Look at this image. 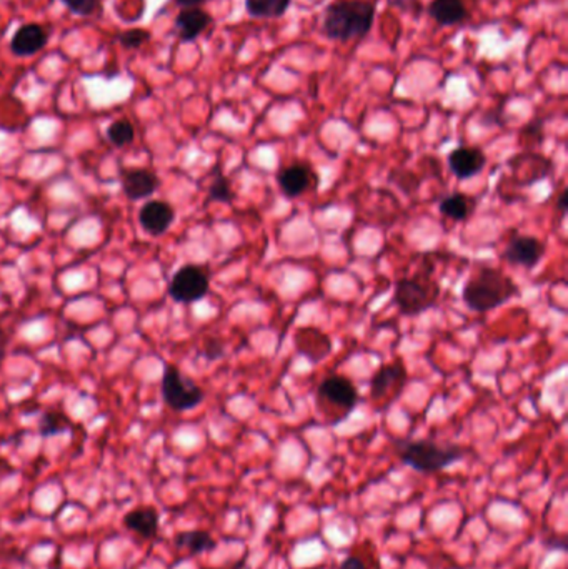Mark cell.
<instances>
[{"mask_svg": "<svg viewBox=\"0 0 568 569\" xmlns=\"http://www.w3.org/2000/svg\"><path fill=\"white\" fill-rule=\"evenodd\" d=\"M407 382V370L403 366L400 360L393 361L389 365L380 366L377 372L374 373L372 380H370V396L372 398H382L387 395L393 384H399L402 388V384Z\"/></svg>", "mask_w": 568, "mask_h": 569, "instance_id": "cell-16", "label": "cell"}, {"mask_svg": "<svg viewBox=\"0 0 568 569\" xmlns=\"http://www.w3.org/2000/svg\"><path fill=\"white\" fill-rule=\"evenodd\" d=\"M176 547H187L190 555H202L217 547L215 539L207 531H184L176 535Z\"/></svg>", "mask_w": 568, "mask_h": 569, "instance_id": "cell-20", "label": "cell"}, {"mask_svg": "<svg viewBox=\"0 0 568 569\" xmlns=\"http://www.w3.org/2000/svg\"><path fill=\"white\" fill-rule=\"evenodd\" d=\"M209 289L211 280L205 268L187 263L174 273L168 285V293L177 303H195L201 302L209 293Z\"/></svg>", "mask_w": 568, "mask_h": 569, "instance_id": "cell-6", "label": "cell"}, {"mask_svg": "<svg viewBox=\"0 0 568 569\" xmlns=\"http://www.w3.org/2000/svg\"><path fill=\"white\" fill-rule=\"evenodd\" d=\"M317 396L320 400H325V401L331 403V407L344 408L347 413H350L360 400L356 384L342 375L327 376L319 384Z\"/></svg>", "mask_w": 568, "mask_h": 569, "instance_id": "cell-8", "label": "cell"}, {"mask_svg": "<svg viewBox=\"0 0 568 569\" xmlns=\"http://www.w3.org/2000/svg\"><path fill=\"white\" fill-rule=\"evenodd\" d=\"M447 163H449L450 172L459 180H469L486 168V151L480 147L462 145L450 151Z\"/></svg>", "mask_w": 568, "mask_h": 569, "instance_id": "cell-9", "label": "cell"}, {"mask_svg": "<svg viewBox=\"0 0 568 569\" xmlns=\"http://www.w3.org/2000/svg\"><path fill=\"white\" fill-rule=\"evenodd\" d=\"M159 185L160 182L157 175L145 168H131L122 174V190L125 197L131 198L133 202L154 195Z\"/></svg>", "mask_w": 568, "mask_h": 569, "instance_id": "cell-13", "label": "cell"}, {"mask_svg": "<svg viewBox=\"0 0 568 569\" xmlns=\"http://www.w3.org/2000/svg\"><path fill=\"white\" fill-rule=\"evenodd\" d=\"M162 396L167 407L176 411H189L203 401V390L187 378L174 365H167L162 378Z\"/></svg>", "mask_w": 568, "mask_h": 569, "instance_id": "cell-5", "label": "cell"}, {"mask_svg": "<svg viewBox=\"0 0 568 569\" xmlns=\"http://www.w3.org/2000/svg\"><path fill=\"white\" fill-rule=\"evenodd\" d=\"M203 0H174V4H177L182 9H192V7H199Z\"/></svg>", "mask_w": 568, "mask_h": 569, "instance_id": "cell-30", "label": "cell"}, {"mask_svg": "<svg viewBox=\"0 0 568 569\" xmlns=\"http://www.w3.org/2000/svg\"><path fill=\"white\" fill-rule=\"evenodd\" d=\"M375 12L372 0H335L323 12L322 32L337 42L362 40L372 30Z\"/></svg>", "mask_w": 568, "mask_h": 569, "instance_id": "cell-1", "label": "cell"}, {"mask_svg": "<svg viewBox=\"0 0 568 569\" xmlns=\"http://www.w3.org/2000/svg\"><path fill=\"white\" fill-rule=\"evenodd\" d=\"M519 295V285L507 273L498 268L480 267L465 281L462 300L475 314H486Z\"/></svg>", "mask_w": 568, "mask_h": 569, "instance_id": "cell-2", "label": "cell"}, {"mask_svg": "<svg viewBox=\"0 0 568 569\" xmlns=\"http://www.w3.org/2000/svg\"><path fill=\"white\" fill-rule=\"evenodd\" d=\"M64 5L69 7V11L81 17H90L100 11L102 2L100 0H60Z\"/></svg>", "mask_w": 568, "mask_h": 569, "instance_id": "cell-24", "label": "cell"}, {"mask_svg": "<svg viewBox=\"0 0 568 569\" xmlns=\"http://www.w3.org/2000/svg\"><path fill=\"white\" fill-rule=\"evenodd\" d=\"M211 23H212L211 13L202 11L199 7L182 9L176 17V29H177L180 42L189 44L197 40Z\"/></svg>", "mask_w": 568, "mask_h": 569, "instance_id": "cell-14", "label": "cell"}, {"mask_svg": "<svg viewBox=\"0 0 568 569\" xmlns=\"http://www.w3.org/2000/svg\"><path fill=\"white\" fill-rule=\"evenodd\" d=\"M544 242L532 235H519L515 233L510 238L509 244L505 246L502 258L509 262L510 265L523 267L532 270L537 267L545 255Z\"/></svg>", "mask_w": 568, "mask_h": 569, "instance_id": "cell-7", "label": "cell"}, {"mask_svg": "<svg viewBox=\"0 0 568 569\" xmlns=\"http://www.w3.org/2000/svg\"><path fill=\"white\" fill-rule=\"evenodd\" d=\"M430 270H424L415 277H403L395 283L393 303L400 314L417 316L437 305L440 285L430 279Z\"/></svg>", "mask_w": 568, "mask_h": 569, "instance_id": "cell-4", "label": "cell"}, {"mask_svg": "<svg viewBox=\"0 0 568 569\" xmlns=\"http://www.w3.org/2000/svg\"><path fill=\"white\" fill-rule=\"evenodd\" d=\"M234 190L225 175L219 174L209 186V200L219 203H230L234 200Z\"/></svg>", "mask_w": 568, "mask_h": 569, "instance_id": "cell-23", "label": "cell"}, {"mask_svg": "<svg viewBox=\"0 0 568 569\" xmlns=\"http://www.w3.org/2000/svg\"><path fill=\"white\" fill-rule=\"evenodd\" d=\"M71 427V419L62 411H47L40 419V435L42 436H54L57 433L67 430Z\"/></svg>", "mask_w": 568, "mask_h": 569, "instance_id": "cell-22", "label": "cell"}, {"mask_svg": "<svg viewBox=\"0 0 568 569\" xmlns=\"http://www.w3.org/2000/svg\"><path fill=\"white\" fill-rule=\"evenodd\" d=\"M176 220V210L164 200H149L139 211V221L143 232L160 237Z\"/></svg>", "mask_w": 568, "mask_h": 569, "instance_id": "cell-10", "label": "cell"}, {"mask_svg": "<svg viewBox=\"0 0 568 569\" xmlns=\"http://www.w3.org/2000/svg\"><path fill=\"white\" fill-rule=\"evenodd\" d=\"M292 0H245V9L254 19H280L284 17Z\"/></svg>", "mask_w": 568, "mask_h": 569, "instance_id": "cell-19", "label": "cell"}, {"mask_svg": "<svg viewBox=\"0 0 568 569\" xmlns=\"http://www.w3.org/2000/svg\"><path fill=\"white\" fill-rule=\"evenodd\" d=\"M47 30L39 23H25L11 40V52L17 57H30L47 46Z\"/></svg>", "mask_w": 568, "mask_h": 569, "instance_id": "cell-12", "label": "cell"}, {"mask_svg": "<svg viewBox=\"0 0 568 569\" xmlns=\"http://www.w3.org/2000/svg\"><path fill=\"white\" fill-rule=\"evenodd\" d=\"M339 569H367L366 563L357 556H349Z\"/></svg>", "mask_w": 568, "mask_h": 569, "instance_id": "cell-28", "label": "cell"}, {"mask_svg": "<svg viewBox=\"0 0 568 569\" xmlns=\"http://www.w3.org/2000/svg\"><path fill=\"white\" fill-rule=\"evenodd\" d=\"M124 526L135 535L151 539L159 533L160 516L154 506H137L124 516Z\"/></svg>", "mask_w": 568, "mask_h": 569, "instance_id": "cell-15", "label": "cell"}, {"mask_svg": "<svg viewBox=\"0 0 568 569\" xmlns=\"http://www.w3.org/2000/svg\"><path fill=\"white\" fill-rule=\"evenodd\" d=\"M151 40V34L143 29H129L119 35L120 46L124 48H141Z\"/></svg>", "mask_w": 568, "mask_h": 569, "instance_id": "cell-25", "label": "cell"}, {"mask_svg": "<svg viewBox=\"0 0 568 569\" xmlns=\"http://www.w3.org/2000/svg\"><path fill=\"white\" fill-rule=\"evenodd\" d=\"M205 351H207V358H209V360H217V358L224 357V347H222V343H219L217 340L209 341V347H207Z\"/></svg>", "mask_w": 568, "mask_h": 569, "instance_id": "cell-27", "label": "cell"}, {"mask_svg": "<svg viewBox=\"0 0 568 569\" xmlns=\"http://www.w3.org/2000/svg\"><path fill=\"white\" fill-rule=\"evenodd\" d=\"M393 446L403 463L420 473H437L465 456L459 444H438L432 440H395Z\"/></svg>", "mask_w": 568, "mask_h": 569, "instance_id": "cell-3", "label": "cell"}, {"mask_svg": "<svg viewBox=\"0 0 568 569\" xmlns=\"http://www.w3.org/2000/svg\"><path fill=\"white\" fill-rule=\"evenodd\" d=\"M567 207L568 190H562V192H560V195H558V200H556V210L560 211V215H562V217L567 213Z\"/></svg>", "mask_w": 568, "mask_h": 569, "instance_id": "cell-29", "label": "cell"}, {"mask_svg": "<svg viewBox=\"0 0 568 569\" xmlns=\"http://www.w3.org/2000/svg\"><path fill=\"white\" fill-rule=\"evenodd\" d=\"M426 12L438 25L443 27L460 25L469 19V11L463 0H432Z\"/></svg>", "mask_w": 568, "mask_h": 569, "instance_id": "cell-17", "label": "cell"}, {"mask_svg": "<svg viewBox=\"0 0 568 569\" xmlns=\"http://www.w3.org/2000/svg\"><path fill=\"white\" fill-rule=\"evenodd\" d=\"M135 130L129 120H116L107 128V139L116 147H125L133 142Z\"/></svg>", "mask_w": 568, "mask_h": 569, "instance_id": "cell-21", "label": "cell"}, {"mask_svg": "<svg viewBox=\"0 0 568 569\" xmlns=\"http://www.w3.org/2000/svg\"><path fill=\"white\" fill-rule=\"evenodd\" d=\"M474 200L463 194H452L445 198L440 200L438 203V211L453 221H465L470 219V215L474 213Z\"/></svg>", "mask_w": 568, "mask_h": 569, "instance_id": "cell-18", "label": "cell"}, {"mask_svg": "<svg viewBox=\"0 0 568 569\" xmlns=\"http://www.w3.org/2000/svg\"><path fill=\"white\" fill-rule=\"evenodd\" d=\"M387 4L397 11L403 12V13H412L415 17H418L424 11V5L420 0H387Z\"/></svg>", "mask_w": 568, "mask_h": 569, "instance_id": "cell-26", "label": "cell"}, {"mask_svg": "<svg viewBox=\"0 0 568 569\" xmlns=\"http://www.w3.org/2000/svg\"><path fill=\"white\" fill-rule=\"evenodd\" d=\"M317 175L308 163L296 162L282 168L277 175V182L287 198H298L314 185Z\"/></svg>", "mask_w": 568, "mask_h": 569, "instance_id": "cell-11", "label": "cell"}]
</instances>
